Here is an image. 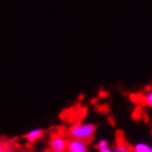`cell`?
<instances>
[{
  "instance_id": "cell-5",
  "label": "cell",
  "mask_w": 152,
  "mask_h": 152,
  "mask_svg": "<svg viewBox=\"0 0 152 152\" xmlns=\"http://www.w3.org/2000/svg\"><path fill=\"white\" fill-rule=\"evenodd\" d=\"M133 152H152V143L146 140H139L132 146Z\"/></svg>"
},
{
  "instance_id": "cell-7",
  "label": "cell",
  "mask_w": 152,
  "mask_h": 152,
  "mask_svg": "<svg viewBox=\"0 0 152 152\" xmlns=\"http://www.w3.org/2000/svg\"><path fill=\"white\" fill-rule=\"evenodd\" d=\"M97 150L98 152H113V150L110 147V142L104 138H102L97 142Z\"/></svg>"
},
{
  "instance_id": "cell-1",
  "label": "cell",
  "mask_w": 152,
  "mask_h": 152,
  "mask_svg": "<svg viewBox=\"0 0 152 152\" xmlns=\"http://www.w3.org/2000/svg\"><path fill=\"white\" fill-rule=\"evenodd\" d=\"M97 130V125L94 123H86V121H80L74 125H71L67 129V134L70 138H76V139H83V140H89L93 139L94 134Z\"/></svg>"
},
{
  "instance_id": "cell-4",
  "label": "cell",
  "mask_w": 152,
  "mask_h": 152,
  "mask_svg": "<svg viewBox=\"0 0 152 152\" xmlns=\"http://www.w3.org/2000/svg\"><path fill=\"white\" fill-rule=\"evenodd\" d=\"M43 135H44V130H43V129L36 128V129L30 130L28 133H26L25 139H26V142H27L28 144H32V143L39 142V140L43 138Z\"/></svg>"
},
{
  "instance_id": "cell-8",
  "label": "cell",
  "mask_w": 152,
  "mask_h": 152,
  "mask_svg": "<svg viewBox=\"0 0 152 152\" xmlns=\"http://www.w3.org/2000/svg\"><path fill=\"white\" fill-rule=\"evenodd\" d=\"M143 101H144V104H146V106H148V107H152V89L148 90V92L146 93Z\"/></svg>"
},
{
  "instance_id": "cell-9",
  "label": "cell",
  "mask_w": 152,
  "mask_h": 152,
  "mask_svg": "<svg viewBox=\"0 0 152 152\" xmlns=\"http://www.w3.org/2000/svg\"><path fill=\"white\" fill-rule=\"evenodd\" d=\"M0 152H9L8 146L4 142H1V140H0Z\"/></svg>"
},
{
  "instance_id": "cell-3",
  "label": "cell",
  "mask_w": 152,
  "mask_h": 152,
  "mask_svg": "<svg viewBox=\"0 0 152 152\" xmlns=\"http://www.w3.org/2000/svg\"><path fill=\"white\" fill-rule=\"evenodd\" d=\"M67 152H89V143L83 139L70 138L68 139Z\"/></svg>"
},
{
  "instance_id": "cell-2",
  "label": "cell",
  "mask_w": 152,
  "mask_h": 152,
  "mask_svg": "<svg viewBox=\"0 0 152 152\" xmlns=\"http://www.w3.org/2000/svg\"><path fill=\"white\" fill-rule=\"evenodd\" d=\"M68 139L62 133H53L49 139V152H67Z\"/></svg>"
},
{
  "instance_id": "cell-6",
  "label": "cell",
  "mask_w": 152,
  "mask_h": 152,
  "mask_svg": "<svg viewBox=\"0 0 152 152\" xmlns=\"http://www.w3.org/2000/svg\"><path fill=\"white\" fill-rule=\"evenodd\" d=\"M113 152H133V148L125 142L123 138H119L116 140L115 146L112 147Z\"/></svg>"
}]
</instances>
